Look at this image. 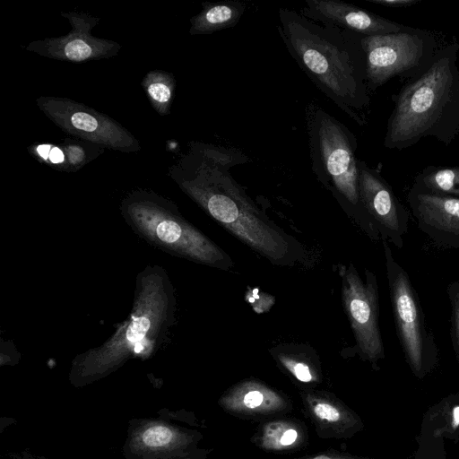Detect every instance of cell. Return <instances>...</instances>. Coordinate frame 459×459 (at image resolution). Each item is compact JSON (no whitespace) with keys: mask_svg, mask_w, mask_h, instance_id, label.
Returning a JSON list of instances; mask_svg holds the SVG:
<instances>
[{"mask_svg":"<svg viewBox=\"0 0 459 459\" xmlns=\"http://www.w3.org/2000/svg\"><path fill=\"white\" fill-rule=\"evenodd\" d=\"M171 169L179 188L241 242L275 265L302 259L299 243L270 220L233 178L230 169L249 159L239 150L191 143Z\"/></svg>","mask_w":459,"mask_h":459,"instance_id":"6da1fadb","label":"cell"},{"mask_svg":"<svg viewBox=\"0 0 459 459\" xmlns=\"http://www.w3.org/2000/svg\"><path fill=\"white\" fill-rule=\"evenodd\" d=\"M277 27L288 52L309 80L360 126L371 102L362 37L280 8Z\"/></svg>","mask_w":459,"mask_h":459,"instance_id":"7a4b0ae2","label":"cell"},{"mask_svg":"<svg viewBox=\"0 0 459 459\" xmlns=\"http://www.w3.org/2000/svg\"><path fill=\"white\" fill-rule=\"evenodd\" d=\"M176 296L167 271L149 265L136 276L127 320L101 345L78 354L69 380L82 387L108 377L133 359L152 358L165 344L175 324Z\"/></svg>","mask_w":459,"mask_h":459,"instance_id":"3957f363","label":"cell"},{"mask_svg":"<svg viewBox=\"0 0 459 459\" xmlns=\"http://www.w3.org/2000/svg\"><path fill=\"white\" fill-rule=\"evenodd\" d=\"M459 43L437 50L430 66L392 96L384 146L404 150L433 137L448 146L459 134Z\"/></svg>","mask_w":459,"mask_h":459,"instance_id":"277c9868","label":"cell"},{"mask_svg":"<svg viewBox=\"0 0 459 459\" xmlns=\"http://www.w3.org/2000/svg\"><path fill=\"white\" fill-rule=\"evenodd\" d=\"M305 117L313 173L366 234L379 240L359 197L355 134L314 102L306 107Z\"/></svg>","mask_w":459,"mask_h":459,"instance_id":"5b68a950","label":"cell"},{"mask_svg":"<svg viewBox=\"0 0 459 459\" xmlns=\"http://www.w3.org/2000/svg\"><path fill=\"white\" fill-rule=\"evenodd\" d=\"M126 224L147 243L171 255L221 270H230V256L191 224L171 201L152 191L136 190L121 203Z\"/></svg>","mask_w":459,"mask_h":459,"instance_id":"8992f818","label":"cell"},{"mask_svg":"<svg viewBox=\"0 0 459 459\" xmlns=\"http://www.w3.org/2000/svg\"><path fill=\"white\" fill-rule=\"evenodd\" d=\"M382 244L398 340L414 374L423 376L437 360V345L409 274L394 257L388 242Z\"/></svg>","mask_w":459,"mask_h":459,"instance_id":"52a82bcc","label":"cell"},{"mask_svg":"<svg viewBox=\"0 0 459 459\" xmlns=\"http://www.w3.org/2000/svg\"><path fill=\"white\" fill-rule=\"evenodd\" d=\"M362 46L370 94L393 77H418L430 66L437 50L430 31L408 26L398 32L363 36Z\"/></svg>","mask_w":459,"mask_h":459,"instance_id":"ba28073f","label":"cell"},{"mask_svg":"<svg viewBox=\"0 0 459 459\" xmlns=\"http://www.w3.org/2000/svg\"><path fill=\"white\" fill-rule=\"evenodd\" d=\"M342 300L360 356L376 363L385 357L379 327V297L376 274L365 269V281L350 263L341 265Z\"/></svg>","mask_w":459,"mask_h":459,"instance_id":"9c48e42d","label":"cell"},{"mask_svg":"<svg viewBox=\"0 0 459 459\" xmlns=\"http://www.w3.org/2000/svg\"><path fill=\"white\" fill-rule=\"evenodd\" d=\"M39 108L65 133L86 143L125 152H137V139L108 116L67 98L41 96Z\"/></svg>","mask_w":459,"mask_h":459,"instance_id":"30bf717a","label":"cell"},{"mask_svg":"<svg viewBox=\"0 0 459 459\" xmlns=\"http://www.w3.org/2000/svg\"><path fill=\"white\" fill-rule=\"evenodd\" d=\"M159 414L129 421L124 459H193V435L172 423L167 409Z\"/></svg>","mask_w":459,"mask_h":459,"instance_id":"8fae6325","label":"cell"},{"mask_svg":"<svg viewBox=\"0 0 459 459\" xmlns=\"http://www.w3.org/2000/svg\"><path fill=\"white\" fill-rule=\"evenodd\" d=\"M358 169L360 201L380 238L397 248L403 247V237L409 230V211L378 169L359 159Z\"/></svg>","mask_w":459,"mask_h":459,"instance_id":"7c38bea8","label":"cell"},{"mask_svg":"<svg viewBox=\"0 0 459 459\" xmlns=\"http://www.w3.org/2000/svg\"><path fill=\"white\" fill-rule=\"evenodd\" d=\"M61 15L71 24L67 34L32 41L25 48L44 57L76 63L109 58L120 50L117 42L91 34L99 18L76 12L61 13Z\"/></svg>","mask_w":459,"mask_h":459,"instance_id":"4fadbf2b","label":"cell"},{"mask_svg":"<svg viewBox=\"0 0 459 459\" xmlns=\"http://www.w3.org/2000/svg\"><path fill=\"white\" fill-rule=\"evenodd\" d=\"M407 201L419 229L436 245L459 248V198L411 187Z\"/></svg>","mask_w":459,"mask_h":459,"instance_id":"5bb4252c","label":"cell"},{"mask_svg":"<svg viewBox=\"0 0 459 459\" xmlns=\"http://www.w3.org/2000/svg\"><path fill=\"white\" fill-rule=\"evenodd\" d=\"M315 22L329 23L361 36L398 32L406 26L339 0H306L299 11Z\"/></svg>","mask_w":459,"mask_h":459,"instance_id":"9a60e30c","label":"cell"},{"mask_svg":"<svg viewBox=\"0 0 459 459\" xmlns=\"http://www.w3.org/2000/svg\"><path fill=\"white\" fill-rule=\"evenodd\" d=\"M72 142L61 145L53 143L34 144L29 151L41 162L56 169L74 172L96 157L95 151L103 147L91 143Z\"/></svg>","mask_w":459,"mask_h":459,"instance_id":"2e32d148","label":"cell"},{"mask_svg":"<svg viewBox=\"0 0 459 459\" xmlns=\"http://www.w3.org/2000/svg\"><path fill=\"white\" fill-rule=\"evenodd\" d=\"M202 10L190 20L191 35H207L234 27L243 16L246 4L236 0L203 3Z\"/></svg>","mask_w":459,"mask_h":459,"instance_id":"e0dca14e","label":"cell"},{"mask_svg":"<svg viewBox=\"0 0 459 459\" xmlns=\"http://www.w3.org/2000/svg\"><path fill=\"white\" fill-rule=\"evenodd\" d=\"M411 188L459 198V167L429 166L416 176Z\"/></svg>","mask_w":459,"mask_h":459,"instance_id":"ac0fdd59","label":"cell"},{"mask_svg":"<svg viewBox=\"0 0 459 459\" xmlns=\"http://www.w3.org/2000/svg\"><path fill=\"white\" fill-rule=\"evenodd\" d=\"M142 86L153 108L161 116L168 114L176 86L173 74L161 70L150 71L143 77Z\"/></svg>","mask_w":459,"mask_h":459,"instance_id":"d6986e66","label":"cell"},{"mask_svg":"<svg viewBox=\"0 0 459 459\" xmlns=\"http://www.w3.org/2000/svg\"><path fill=\"white\" fill-rule=\"evenodd\" d=\"M446 293L451 307V342L459 364V280L451 281L447 285Z\"/></svg>","mask_w":459,"mask_h":459,"instance_id":"ffe728a7","label":"cell"},{"mask_svg":"<svg viewBox=\"0 0 459 459\" xmlns=\"http://www.w3.org/2000/svg\"><path fill=\"white\" fill-rule=\"evenodd\" d=\"M281 360L294 374V376L302 382H309L312 375L308 366L301 361H295L292 358L281 356Z\"/></svg>","mask_w":459,"mask_h":459,"instance_id":"44dd1931","label":"cell"},{"mask_svg":"<svg viewBox=\"0 0 459 459\" xmlns=\"http://www.w3.org/2000/svg\"><path fill=\"white\" fill-rule=\"evenodd\" d=\"M316 415L326 421H336L340 419V412L333 405L325 403H318L314 407Z\"/></svg>","mask_w":459,"mask_h":459,"instance_id":"7402d4cb","label":"cell"},{"mask_svg":"<svg viewBox=\"0 0 459 459\" xmlns=\"http://www.w3.org/2000/svg\"><path fill=\"white\" fill-rule=\"evenodd\" d=\"M263 402V394L257 390H252L244 396V404L248 408H256Z\"/></svg>","mask_w":459,"mask_h":459,"instance_id":"603a6c76","label":"cell"},{"mask_svg":"<svg viewBox=\"0 0 459 459\" xmlns=\"http://www.w3.org/2000/svg\"><path fill=\"white\" fill-rule=\"evenodd\" d=\"M368 2L380 4L385 7H408L414 4L418 0H367Z\"/></svg>","mask_w":459,"mask_h":459,"instance_id":"cb8c5ba5","label":"cell"},{"mask_svg":"<svg viewBox=\"0 0 459 459\" xmlns=\"http://www.w3.org/2000/svg\"><path fill=\"white\" fill-rule=\"evenodd\" d=\"M298 434L294 429H288L282 435L281 438V443L283 446H289L292 444L297 439Z\"/></svg>","mask_w":459,"mask_h":459,"instance_id":"d4e9b609","label":"cell"},{"mask_svg":"<svg viewBox=\"0 0 459 459\" xmlns=\"http://www.w3.org/2000/svg\"><path fill=\"white\" fill-rule=\"evenodd\" d=\"M13 459H48V458H45L43 456L33 455L24 452L22 454L15 455Z\"/></svg>","mask_w":459,"mask_h":459,"instance_id":"484cf974","label":"cell"},{"mask_svg":"<svg viewBox=\"0 0 459 459\" xmlns=\"http://www.w3.org/2000/svg\"><path fill=\"white\" fill-rule=\"evenodd\" d=\"M454 424H459V407H455L453 411Z\"/></svg>","mask_w":459,"mask_h":459,"instance_id":"4316f807","label":"cell"}]
</instances>
